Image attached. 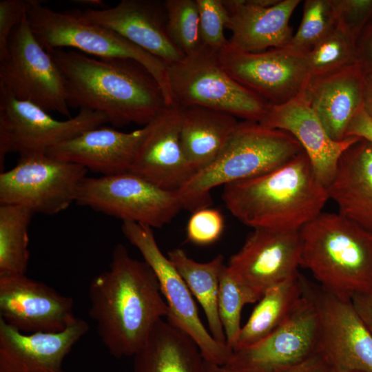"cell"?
Returning <instances> with one entry per match:
<instances>
[{
    "instance_id": "cell-8",
    "label": "cell",
    "mask_w": 372,
    "mask_h": 372,
    "mask_svg": "<svg viewBox=\"0 0 372 372\" xmlns=\"http://www.w3.org/2000/svg\"><path fill=\"white\" fill-rule=\"evenodd\" d=\"M75 203L152 228L169 223L183 209L176 191L161 188L130 172L85 177Z\"/></svg>"
},
{
    "instance_id": "cell-32",
    "label": "cell",
    "mask_w": 372,
    "mask_h": 372,
    "mask_svg": "<svg viewBox=\"0 0 372 372\" xmlns=\"http://www.w3.org/2000/svg\"><path fill=\"white\" fill-rule=\"evenodd\" d=\"M335 26L330 0H306L300 26L285 48L304 55Z\"/></svg>"
},
{
    "instance_id": "cell-22",
    "label": "cell",
    "mask_w": 372,
    "mask_h": 372,
    "mask_svg": "<svg viewBox=\"0 0 372 372\" xmlns=\"http://www.w3.org/2000/svg\"><path fill=\"white\" fill-rule=\"evenodd\" d=\"M300 0H223L229 13L226 26L229 45L238 50L259 52L286 47L292 37L289 19Z\"/></svg>"
},
{
    "instance_id": "cell-37",
    "label": "cell",
    "mask_w": 372,
    "mask_h": 372,
    "mask_svg": "<svg viewBox=\"0 0 372 372\" xmlns=\"http://www.w3.org/2000/svg\"><path fill=\"white\" fill-rule=\"evenodd\" d=\"M336 25L355 40L372 19V0H330Z\"/></svg>"
},
{
    "instance_id": "cell-27",
    "label": "cell",
    "mask_w": 372,
    "mask_h": 372,
    "mask_svg": "<svg viewBox=\"0 0 372 372\" xmlns=\"http://www.w3.org/2000/svg\"><path fill=\"white\" fill-rule=\"evenodd\" d=\"M133 358L134 372H203L205 361L194 339L163 319Z\"/></svg>"
},
{
    "instance_id": "cell-1",
    "label": "cell",
    "mask_w": 372,
    "mask_h": 372,
    "mask_svg": "<svg viewBox=\"0 0 372 372\" xmlns=\"http://www.w3.org/2000/svg\"><path fill=\"white\" fill-rule=\"evenodd\" d=\"M88 296L98 336L117 359L133 357L168 315L155 273L121 243L113 249L109 269L91 280Z\"/></svg>"
},
{
    "instance_id": "cell-42",
    "label": "cell",
    "mask_w": 372,
    "mask_h": 372,
    "mask_svg": "<svg viewBox=\"0 0 372 372\" xmlns=\"http://www.w3.org/2000/svg\"><path fill=\"white\" fill-rule=\"evenodd\" d=\"M278 372H333L327 362L319 354L293 366Z\"/></svg>"
},
{
    "instance_id": "cell-18",
    "label": "cell",
    "mask_w": 372,
    "mask_h": 372,
    "mask_svg": "<svg viewBox=\"0 0 372 372\" xmlns=\"http://www.w3.org/2000/svg\"><path fill=\"white\" fill-rule=\"evenodd\" d=\"M181 109L167 105L149 124L130 172L170 191L182 187L195 174L180 141Z\"/></svg>"
},
{
    "instance_id": "cell-29",
    "label": "cell",
    "mask_w": 372,
    "mask_h": 372,
    "mask_svg": "<svg viewBox=\"0 0 372 372\" xmlns=\"http://www.w3.org/2000/svg\"><path fill=\"white\" fill-rule=\"evenodd\" d=\"M167 257L202 307L211 335L218 342L227 344L218 309L220 274L225 265L224 256L218 254L209 262H199L189 257L183 249L176 248L168 251Z\"/></svg>"
},
{
    "instance_id": "cell-41",
    "label": "cell",
    "mask_w": 372,
    "mask_h": 372,
    "mask_svg": "<svg viewBox=\"0 0 372 372\" xmlns=\"http://www.w3.org/2000/svg\"><path fill=\"white\" fill-rule=\"evenodd\" d=\"M351 301L358 313L372 333V286L367 290L354 294Z\"/></svg>"
},
{
    "instance_id": "cell-38",
    "label": "cell",
    "mask_w": 372,
    "mask_h": 372,
    "mask_svg": "<svg viewBox=\"0 0 372 372\" xmlns=\"http://www.w3.org/2000/svg\"><path fill=\"white\" fill-rule=\"evenodd\" d=\"M30 0L0 1V61L8 54V44L12 30L27 14Z\"/></svg>"
},
{
    "instance_id": "cell-26",
    "label": "cell",
    "mask_w": 372,
    "mask_h": 372,
    "mask_svg": "<svg viewBox=\"0 0 372 372\" xmlns=\"http://www.w3.org/2000/svg\"><path fill=\"white\" fill-rule=\"evenodd\" d=\"M180 107L182 149L196 173L217 158L238 121L231 114L204 107Z\"/></svg>"
},
{
    "instance_id": "cell-36",
    "label": "cell",
    "mask_w": 372,
    "mask_h": 372,
    "mask_svg": "<svg viewBox=\"0 0 372 372\" xmlns=\"http://www.w3.org/2000/svg\"><path fill=\"white\" fill-rule=\"evenodd\" d=\"M224 229L225 220L221 212L209 207L192 212L187 225L186 234L189 242L208 245L218 240Z\"/></svg>"
},
{
    "instance_id": "cell-21",
    "label": "cell",
    "mask_w": 372,
    "mask_h": 372,
    "mask_svg": "<svg viewBox=\"0 0 372 372\" xmlns=\"http://www.w3.org/2000/svg\"><path fill=\"white\" fill-rule=\"evenodd\" d=\"M88 330L78 318L61 332L27 334L0 318V372H66L64 359Z\"/></svg>"
},
{
    "instance_id": "cell-44",
    "label": "cell",
    "mask_w": 372,
    "mask_h": 372,
    "mask_svg": "<svg viewBox=\"0 0 372 372\" xmlns=\"http://www.w3.org/2000/svg\"><path fill=\"white\" fill-rule=\"evenodd\" d=\"M203 372H249L238 371L229 369L225 366H220L216 364L209 362L207 361H204V368Z\"/></svg>"
},
{
    "instance_id": "cell-19",
    "label": "cell",
    "mask_w": 372,
    "mask_h": 372,
    "mask_svg": "<svg viewBox=\"0 0 372 372\" xmlns=\"http://www.w3.org/2000/svg\"><path fill=\"white\" fill-rule=\"evenodd\" d=\"M303 91L285 104L270 106L260 123L293 136L309 157L317 177L327 188L335 176L342 154L360 138L349 136L342 141H333L310 106Z\"/></svg>"
},
{
    "instance_id": "cell-5",
    "label": "cell",
    "mask_w": 372,
    "mask_h": 372,
    "mask_svg": "<svg viewBox=\"0 0 372 372\" xmlns=\"http://www.w3.org/2000/svg\"><path fill=\"white\" fill-rule=\"evenodd\" d=\"M300 266L320 285L351 299L372 286V239L340 213L321 212L300 229Z\"/></svg>"
},
{
    "instance_id": "cell-15",
    "label": "cell",
    "mask_w": 372,
    "mask_h": 372,
    "mask_svg": "<svg viewBox=\"0 0 372 372\" xmlns=\"http://www.w3.org/2000/svg\"><path fill=\"white\" fill-rule=\"evenodd\" d=\"M301 256L300 230L256 228L226 265L257 302L268 289L299 273Z\"/></svg>"
},
{
    "instance_id": "cell-33",
    "label": "cell",
    "mask_w": 372,
    "mask_h": 372,
    "mask_svg": "<svg viewBox=\"0 0 372 372\" xmlns=\"http://www.w3.org/2000/svg\"><path fill=\"white\" fill-rule=\"evenodd\" d=\"M163 2L170 39L185 56L193 53L200 46L196 0H166Z\"/></svg>"
},
{
    "instance_id": "cell-10",
    "label": "cell",
    "mask_w": 372,
    "mask_h": 372,
    "mask_svg": "<svg viewBox=\"0 0 372 372\" xmlns=\"http://www.w3.org/2000/svg\"><path fill=\"white\" fill-rule=\"evenodd\" d=\"M0 87L17 99L72 118L62 74L35 38L27 14L12 30L8 54L0 61Z\"/></svg>"
},
{
    "instance_id": "cell-7",
    "label": "cell",
    "mask_w": 372,
    "mask_h": 372,
    "mask_svg": "<svg viewBox=\"0 0 372 372\" xmlns=\"http://www.w3.org/2000/svg\"><path fill=\"white\" fill-rule=\"evenodd\" d=\"M173 103L200 106L260 123L270 105L235 81L222 67L217 53L201 45L167 66Z\"/></svg>"
},
{
    "instance_id": "cell-40",
    "label": "cell",
    "mask_w": 372,
    "mask_h": 372,
    "mask_svg": "<svg viewBox=\"0 0 372 372\" xmlns=\"http://www.w3.org/2000/svg\"><path fill=\"white\" fill-rule=\"evenodd\" d=\"M355 136L372 143V119L364 107L353 118L347 130L346 137Z\"/></svg>"
},
{
    "instance_id": "cell-6",
    "label": "cell",
    "mask_w": 372,
    "mask_h": 372,
    "mask_svg": "<svg viewBox=\"0 0 372 372\" xmlns=\"http://www.w3.org/2000/svg\"><path fill=\"white\" fill-rule=\"evenodd\" d=\"M27 20L46 51L73 48L95 57L128 59L140 63L161 85L167 105L173 103L168 86V65L114 30L83 18L78 10L56 12L37 0H30Z\"/></svg>"
},
{
    "instance_id": "cell-23",
    "label": "cell",
    "mask_w": 372,
    "mask_h": 372,
    "mask_svg": "<svg viewBox=\"0 0 372 372\" xmlns=\"http://www.w3.org/2000/svg\"><path fill=\"white\" fill-rule=\"evenodd\" d=\"M146 132V125L131 132L100 126L49 149L45 154L102 176L127 172Z\"/></svg>"
},
{
    "instance_id": "cell-12",
    "label": "cell",
    "mask_w": 372,
    "mask_h": 372,
    "mask_svg": "<svg viewBox=\"0 0 372 372\" xmlns=\"http://www.w3.org/2000/svg\"><path fill=\"white\" fill-rule=\"evenodd\" d=\"M121 231L155 273L168 307L166 320L194 339L205 361L225 366L232 357L233 350L216 340L203 324L193 295L168 257L160 249L153 228L123 222Z\"/></svg>"
},
{
    "instance_id": "cell-14",
    "label": "cell",
    "mask_w": 372,
    "mask_h": 372,
    "mask_svg": "<svg viewBox=\"0 0 372 372\" xmlns=\"http://www.w3.org/2000/svg\"><path fill=\"white\" fill-rule=\"evenodd\" d=\"M217 55L235 81L271 106L296 98L310 79L303 55L285 47L247 52L234 49L228 42Z\"/></svg>"
},
{
    "instance_id": "cell-35",
    "label": "cell",
    "mask_w": 372,
    "mask_h": 372,
    "mask_svg": "<svg viewBox=\"0 0 372 372\" xmlns=\"http://www.w3.org/2000/svg\"><path fill=\"white\" fill-rule=\"evenodd\" d=\"M199 12V34L200 45L218 53L229 42L224 29L229 13L223 0H196Z\"/></svg>"
},
{
    "instance_id": "cell-2",
    "label": "cell",
    "mask_w": 372,
    "mask_h": 372,
    "mask_svg": "<svg viewBox=\"0 0 372 372\" xmlns=\"http://www.w3.org/2000/svg\"><path fill=\"white\" fill-rule=\"evenodd\" d=\"M47 52L62 74L70 108L101 112L114 127H144L167 105L156 79L134 60L63 48Z\"/></svg>"
},
{
    "instance_id": "cell-9",
    "label": "cell",
    "mask_w": 372,
    "mask_h": 372,
    "mask_svg": "<svg viewBox=\"0 0 372 372\" xmlns=\"http://www.w3.org/2000/svg\"><path fill=\"white\" fill-rule=\"evenodd\" d=\"M108 123L99 112L81 109L78 114L59 121L28 101L15 98L0 87V170L4 169L9 153L20 156L46 152L80 134Z\"/></svg>"
},
{
    "instance_id": "cell-28",
    "label": "cell",
    "mask_w": 372,
    "mask_h": 372,
    "mask_svg": "<svg viewBox=\"0 0 372 372\" xmlns=\"http://www.w3.org/2000/svg\"><path fill=\"white\" fill-rule=\"evenodd\" d=\"M302 295L300 273L268 289L242 327L233 351L254 345L271 334L289 317Z\"/></svg>"
},
{
    "instance_id": "cell-17",
    "label": "cell",
    "mask_w": 372,
    "mask_h": 372,
    "mask_svg": "<svg viewBox=\"0 0 372 372\" xmlns=\"http://www.w3.org/2000/svg\"><path fill=\"white\" fill-rule=\"evenodd\" d=\"M0 318L21 333H58L78 319L72 298L23 275L0 277Z\"/></svg>"
},
{
    "instance_id": "cell-11",
    "label": "cell",
    "mask_w": 372,
    "mask_h": 372,
    "mask_svg": "<svg viewBox=\"0 0 372 372\" xmlns=\"http://www.w3.org/2000/svg\"><path fill=\"white\" fill-rule=\"evenodd\" d=\"M87 169L46 154L20 156L0 173V204L23 206L34 214L54 215L76 202Z\"/></svg>"
},
{
    "instance_id": "cell-43",
    "label": "cell",
    "mask_w": 372,
    "mask_h": 372,
    "mask_svg": "<svg viewBox=\"0 0 372 372\" xmlns=\"http://www.w3.org/2000/svg\"><path fill=\"white\" fill-rule=\"evenodd\" d=\"M364 109L372 119V77L365 76L363 94Z\"/></svg>"
},
{
    "instance_id": "cell-31",
    "label": "cell",
    "mask_w": 372,
    "mask_h": 372,
    "mask_svg": "<svg viewBox=\"0 0 372 372\" xmlns=\"http://www.w3.org/2000/svg\"><path fill=\"white\" fill-rule=\"evenodd\" d=\"M303 56L310 78L330 74L355 63V39L336 25Z\"/></svg>"
},
{
    "instance_id": "cell-39",
    "label": "cell",
    "mask_w": 372,
    "mask_h": 372,
    "mask_svg": "<svg viewBox=\"0 0 372 372\" xmlns=\"http://www.w3.org/2000/svg\"><path fill=\"white\" fill-rule=\"evenodd\" d=\"M355 63L365 76L372 77V19L355 40Z\"/></svg>"
},
{
    "instance_id": "cell-16",
    "label": "cell",
    "mask_w": 372,
    "mask_h": 372,
    "mask_svg": "<svg viewBox=\"0 0 372 372\" xmlns=\"http://www.w3.org/2000/svg\"><path fill=\"white\" fill-rule=\"evenodd\" d=\"M320 335L316 306L303 294L277 329L254 345L234 351L225 366L249 372H278L318 354Z\"/></svg>"
},
{
    "instance_id": "cell-24",
    "label": "cell",
    "mask_w": 372,
    "mask_h": 372,
    "mask_svg": "<svg viewBox=\"0 0 372 372\" xmlns=\"http://www.w3.org/2000/svg\"><path fill=\"white\" fill-rule=\"evenodd\" d=\"M365 76L356 64L322 76L310 78L304 94L329 136L346 138L353 118L364 107Z\"/></svg>"
},
{
    "instance_id": "cell-45",
    "label": "cell",
    "mask_w": 372,
    "mask_h": 372,
    "mask_svg": "<svg viewBox=\"0 0 372 372\" xmlns=\"http://www.w3.org/2000/svg\"><path fill=\"white\" fill-rule=\"evenodd\" d=\"M342 372H361V371H342Z\"/></svg>"
},
{
    "instance_id": "cell-20",
    "label": "cell",
    "mask_w": 372,
    "mask_h": 372,
    "mask_svg": "<svg viewBox=\"0 0 372 372\" xmlns=\"http://www.w3.org/2000/svg\"><path fill=\"white\" fill-rule=\"evenodd\" d=\"M78 11L83 18L114 30L167 65L185 56L168 35L164 2L122 0L112 8Z\"/></svg>"
},
{
    "instance_id": "cell-13",
    "label": "cell",
    "mask_w": 372,
    "mask_h": 372,
    "mask_svg": "<svg viewBox=\"0 0 372 372\" xmlns=\"http://www.w3.org/2000/svg\"><path fill=\"white\" fill-rule=\"evenodd\" d=\"M303 294L314 304L320 323L318 354L333 372H372V333L351 299L342 298L302 275Z\"/></svg>"
},
{
    "instance_id": "cell-25",
    "label": "cell",
    "mask_w": 372,
    "mask_h": 372,
    "mask_svg": "<svg viewBox=\"0 0 372 372\" xmlns=\"http://www.w3.org/2000/svg\"><path fill=\"white\" fill-rule=\"evenodd\" d=\"M339 213L372 230V143L360 138L342 154L327 187Z\"/></svg>"
},
{
    "instance_id": "cell-4",
    "label": "cell",
    "mask_w": 372,
    "mask_h": 372,
    "mask_svg": "<svg viewBox=\"0 0 372 372\" xmlns=\"http://www.w3.org/2000/svg\"><path fill=\"white\" fill-rule=\"evenodd\" d=\"M302 151L299 142L285 131L257 122H238L217 158L176 190L183 208L192 213L209 207L212 189L269 173Z\"/></svg>"
},
{
    "instance_id": "cell-34",
    "label": "cell",
    "mask_w": 372,
    "mask_h": 372,
    "mask_svg": "<svg viewBox=\"0 0 372 372\" xmlns=\"http://www.w3.org/2000/svg\"><path fill=\"white\" fill-rule=\"evenodd\" d=\"M256 302L252 295L234 280L225 265L220 274L218 309L226 343L231 349L242 328L244 305Z\"/></svg>"
},
{
    "instance_id": "cell-3",
    "label": "cell",
    "mask_w": 372,
    "mask_h": 372,
    "mask_svg": "<svg viewBox=\"0 0 372 372\" xmlns=\"http://www.w3.org/2000/svg\"><path fill=\"white\" fill-rule=\"evenodd\" d=\"M227 209L244 225L299 231L318 216L329 199L304 151L262 176L224 185Z\"/></svg>"
},
{
    "instance_id": "cell-30",
    "label": "cell",
    "mask_w": 372,
    "mask_h": 372,
    "mask_svg": "<svg viewBox=\"0 0 372 372\" xmlns=\"http://www.w3.org/2000/svg\"><path fill=\"white\" fill-rule=\"evenodd\" d=\"M34 214L23 206L0 204V277L26 274L28 232Z\"/></svg>"
}]
</instances>
